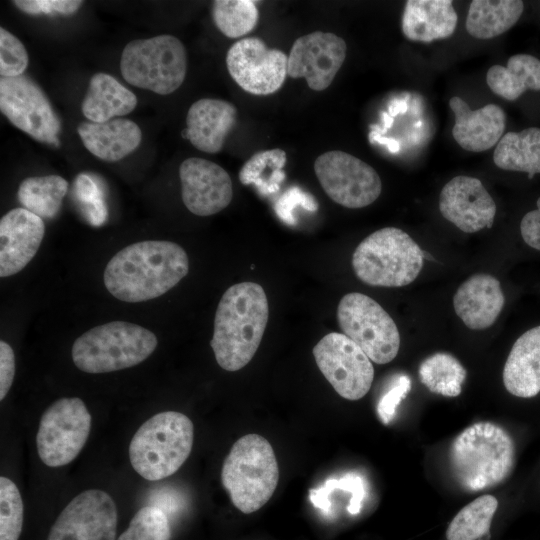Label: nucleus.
Instances as JSON below:
<instances>
[{
	"mask_svg": "<svg viewBox=\"0 0 540 540\" xmlns=\"http://www.w3.org/2000/svg\"><path fill=\"white\" fill-rule=\"evenodd\" d=\"M189 271V259L178 244L147 240L130 244L107 263L103 279L117 299L143 302L157 298L177 285Z\"/></svg>",
	"mask_w": 540,
	"mask_h": 540,
	"instance_id": "f257e3e1",
	"label": "nucleus"
},
{
	"mask_svg": "<svg viewBox=\"0 0 540 540\" xmlns=\"http://www.w3.org/2000/svg\"><path fill=\"white\" fill-rule=\"evenodd\" d=\"M269 318L263 287L241 282L222 295L214 318L210 345L218 365L226 371L245 367L255 355Z\"/></svg>",
	"mask_w": 540,
	"mask_h": 540,
	"instance_id": "f03ea898",
	"label": "nucleus"
},
{
	"mask_svg": "<svg viewBox=\"0 0 540 540\" xmlns=\"http://www.w3.org/2000/svg\"><path fill=\"white\" fill-rule=\"evenodd\" d=\"M515 445L509 433L492 422L464 429L449 449V465L456 482L466 491L496 486L512 473Z\"/></svg>",
	"mask_w": 540,
	"mask_h": 540,
	"instance_id": "7ed1b4c3",
	"label": "nucleus"
},
{
	"mask_svg": "<svg viewBox=\"0 0 540 540\" xmlns=\"http://www.w3.org/2000/svg\"><path fill=\"white\" fill-rule=\"evenodd\" d=\"M193 441L194 426L185 414L160 412L145 421L132 437L130 463L146 480L167 478L187 460Z\"/></svg>",
	"mask_w": 540,
	"mask_h": 540,
	"instance_id": "20e7f679",
	"label": "nucleus"
},
{
	"mask_svg": "<svg viewBox=\"0 0 540 540\" xmlns=\"http://www.w3.org/2000/svg\"><path fill=\"white\" fill-rule=\"evenodd\" d=\"M279 469L271 444L258 434H247L232 446L223 462L221 482L233 505L250 514L272 497Z\"/></svg>",
	"mask_w": 540,
	"mask_h": 540,
	"instance_id": "39448f33",
	"label": "nucleus"
},
{
	"mask_svg": "<svg viewBox=\"0 0 540 540\" xmlns=\"http://www.w3.org/2000/svg\"><path fill=\"white\" fill-rule=\"evenodd\" d=\"M150 330L125 321L95 326L80 335L72 346L75 366L86 373L98 374L136 366L157 347Z\"/></svg>",
	"mask_w": 540,
	"mask_h": 540,
	"instance_id": "423d86ee",
	"label": "nucleus"
},
{
	"mask_svg": "<svg viewBox=\"0 0 540 540\" xmlns=\"http://www.w3.org/2000/svg\"><path fill=\"white\" fill-rule=\"evenodd\" d=\"M424 264L423 251L402 229L381 228L364 238L352 256L359 280L378 287H402L412 283Z\"/></svg>",
	"mask_w": 540,
	"mask_h": 540,
	"instance_id": "0eeeda50",
	"label": "nucleus"
},
{
	"mask_svg": "<svg viewBox=\"0 0 540 540\" xmlns=\"http://www.w3.org/2000/svg\"><path fill=\"white\" fill-rule=\"evenodd\" d=\"M120 70L132 86L168 95L185 79L187 52L183 43L172 35L133 40L123 49Z\"/></svg>",
	"mask_w": 540,
	"mask_h": 540,
	"instance_id": "6e6552de",
	"label": "nucleus"
},
{
	"mask_svg": "<svg viewBox=\"0 0 540 540\" xmlns=\"http://www.w3.org/2000/svg\"><path fill=\"white\" fill-rule=\"evenodd\" d=\"M343 334L355 342L376 364H387L398 354L400 334L396 323L371 297L352 292L344 295L337 308Z\"/></svg>",
	"mask_w": 540,
	"mask_h": 540,
	"instance_id": "1a4fd4ad",
	"label": "nucleus"
},
{
	"mask_svg": "<svg viewBox=\"0 0 540 540\" xmlns=\"http://www.w3.org/2000/svg\"><path fill=\"white\" fill-rule=\"evenodd\" d=\"M91 430V414L77 397L56 400L42 414L36 435L37 452L49 467L72 462L84 447Z\"/></svg>",
	"mask_w": 540,
	"mask_h": 540,
	"instance_id": "9d476101",
	"label": "nucleus"
},
{
	"mask_svg": "<svg viewBox=\"0 0 540 540\" xmlns=\"http://www.w3.org/2000/svg\"><path fill=\"white\" fill-rule=\"evenodd\" d=\"M0 110L34 140L60 146L61 121L43 90L25 75L0 78Z\"/></svg>",
	"mask_w": 540,
	"mask_h": 540,
	"instance_id": "9b49d317",
	"label": "nucleus"
},
{
	"mask_svg": "<svg viewBox=\"0 0 540 540\" xmlns=\"http://www.w3.org/2000/svg\"><path fill=\"white\" fill-rule=\"evenodd\" d=\"M314 171L328 197L343 207H366L381 194L382 182L375 169L346 152L321 154L315 160Z\"/></svg>",
	"mask_w": 540,
	"mask_h": 540,
	"instance_id": "f8f14e48",
	"label": "nucleus"
},
{
	"mask_svg": "<svg viewBox=\"0 0 540 540\" xmlns=\"http://www.w3.org/2000/svg\"><path fill=\"white\" fill-rule=\"evenodd\" d=\"M316 364L334 390L344 399L359 400L374 379L372 361L343 333L325 335L313 348Z\"/></svg>",
	"mask_w": 540,
	"mask_h": 540,
	"instance_id": "ddd939ff",
	"label": "nucleus"
},
{
	"mask_svg": "<svg viewBox=\"0 0 540 540\" xmlns=\"http://www.w3.org/2000/svg\"><path fill=\"white\" fill-rule=\"evenodd\" d=\"M117 507L99 489L75 496L52 525L47 540H116Z\"/></svg>",
	"mask_w": 540,
	"mask_h": 540,
	"instance_id": "4468645a",
	"label": "nucleus"
},
{
	"mask_svg": "<svg viewBox=\"0 0 540 540\" xmlns=\"http://www.w3.org/2000/svg\"><path fill=\"white\" fill-rule=\"evenodd\" d=\"M288 56L271 49L257 37L234 43L226 55L230 76L246 92L269 95L278 91L287 76Z\"/></svg>",
	"mask_w": 540,
	"mask_h": 540,
	"instance_id": "2eb2a0df",
	"label": "nucleus"
},
{
	"mask_svg": "<svg viewBox=\"0 0 540 540\" xmlns=\"http://www.w3.org/2000/svg\"><path fill=\"white\" fill-rule=\"evenodd\" d=\"M347 45L340 36L316 31L299 37L288 55L287 75L305 78L314 91L330 86L346 58Z\"/></svg>",
	"mask_w": 540,
	"mask_h": 540,
	"instance_id": "dca6fc26",
	"label": "nucleus"
},
{
	"mask_svg": "<svg viewBox=\"0 0 540 540\" xmlns=\"http://www.w3.org/2000/svg\"><path fill=\"white\" fill-rule=\"evenodd\" d=\"M179 177L182 201L197 216L214 215L232 200L233 185L228 172L212 161L187 158L180 164Z\"/></svg>",
	"mask_w": 540,
	"mask_h": 540,
	"instance_id": "f3484780",
	"label": "nucleus"
},
{
	"mask_svg": "<svg viewBox=\"0 0 540 540\" xmlns=\"http://www.w3.org/2000/svg\"><path fill=\"white\" fill-rule=\"evenodd\" d=\"M439 210L461 231L475 233L492 227L496 204L479 179L460 175L442 188Z\"/></svg>",
	"mask_w": 540,
	"mask_h": 540,
	"instance_id": "a211bd4d",
	"label": "nucleus"
},
{
	"mask_svg": "<svg viewBox=\"0 0 540 540\" xmlns=\"http://www.w3.org/2000/svg\"><path fill=\"white\" fill-rule=\"evenodd\" d=\"M45 234L43 219L14 208L0 220V276L20 272L36 255Z\"/></svg>",
	"mask_w": 540,
	"mask_h": 540,
	"instance_id": "6ab92c4d",
	"label": "nucleus"
},
{
	"mask_svg": "<svg viewBox=\"0 0 540 540\" xmlns=\"http://www.w3.org/2000/svg\"><path fill=\"white\" fill-rule=\"evenodd\" d=\"M236 119L237 109L232 103L222 99H199L187 112L182 137L202 152L218 153L235 126Z\"/></svg>",
	"mask_w": 540,
	"mask_h": 540,
	"instance_id": "aec40b11",
	"label": "nucleus"
},
{
	"mask_svg": "<svg viewBox=\"0 0 540 540\" xmlns=\"http://www.w3.org/2000/svg\"><path fill=\"white\" fill-rule=\"evenodd\" d=\"M449 106L455 115L453 138L464 150L482 152L502 138L506 116L498 105L488 104L472 110L463 99L454 96Z\"/></svg>",
	"mask_w": 540,
	"mask_h": 540,
	"instance_id": "412c9836",
	"label": "nucleus"
},
{
	"mask_svg": "<svg viewBox=\"0 0 540 540\" xmlns=\"http://www.w3.org/2000/svg\"><path fill=\"white\" fill-rule=\"evenodd\" d=\"M505 304L501 284L492 275L479 273L470 276L453 297L455 313L472 330L491 327Z\"/></svg>",
	"mask_w": 540,
	"mask_h": 540,
	"instance_id": "4be33fe9",
	"label": "nucleus"
},
{
	"mask_svg": "<svg viewBox=\"0 0 540 540\" xmlns=\"http://www.w3.org/2000/svg\"><path fill=\"white\" fill-rule=\"evenodd\" d=\"M85 148L97 158L116 162L132 153L141 143L140 127L127 118L103 123L82 122L77 127Z\"/></svg>",
	"mask_w": 540,
	"mask_h": 540,
	"instance_id": "5701e85b",
	"label": "nucleus"
},
{
	"mask_svg": "<svg viewBox=\"0 0 540 540\" xmlns=\"http://www.w3.org/2000/svg\"><path fill=\"white\" fill-rule=\"evenodd\" d=\"M502 376L506 390L516 397L531 398L540 392V325L515 341Z\"/></svg>",
	"mask_w": 540,
	"mask_h": 540,
	"instance_id": "b1692460",
	"label": "nucleus"
},
{
	"mask_svg": "<svg viewBox=\"0 0 540 540\" xmlns=\"http://www.w3.org/2000/svg\"><path fill=\"white\" fill-rule=\"evenodd\" d=\"M457 21L450 0H408L402 16V32L408 40L429 43L450 37Z\"/></svg>",
	"mask_w": 540,
	"mask_h": 540,
	"instance_id": "393cba45",
	"label": "nucleus"
},
{
	"mask_svg": "<svg viewBox=\"0 0 540 540\" xmlns=\"http://www.w3.org/2000/svg\"><path fill=\"white\" fill-rule=\"evenodd\" d=\"M137 102L131 90L113 76L100 72L90 78L81 110L90 122L103 123L129 114Z\"/></svg>",
	"mask_w": 540,
	"mask_h": 540,
	"instance_id": "a878e982",
	"label": "nucleus"
},
{
	"mask_svg": "<svg viewBox=\"0 0 540 540\" xmlns=\"http://www.w3.org/2000/svg\"><path fill=\"white\" fill-rule=\"evenodd\" d=\"M486 82L492 92L509 101L516 100L528 89L540 91V60L529 54L513 55L506 67H490Z\"/></svg>",
	"mask_w": 540,
	"mask_h": 540,
	"instance_id": "bb28decb",
	"label": "nucleus"
},
{
	"mask_svg": "<svg viewBox=\"0 0 540 540\" xmlns=\"http://www.w3.org/2000/svg\"><path fill=\"white\" fill-rule=\"evenodd\" d=\"M524 4L519 0H473L466 30L477 39H491L512 28L519 20Z\"/></svg>",
	"mask_w": 540,
	"mask_h": 540,
	"instance_id": "cd10ccee",
	"label": "nucleus"
},
{
	"mask_svg": "<svg viewBox=\"0 0 540 540\" xmlns=\"http://www.w3.org/2000/svg\"><path fill=\"white\" fill-rule=\"evenodd\" d=\"M494 164L503 170L525 172L529 179L540 173V128L508 132L499 140Z\"/></svg>",
	"mask_w": 540,
	"mask_h": 540,
	"instance_id": "c85d7f7f",
	"label": "nucleus"
},
{
	"mask_svg": "<svg viewBox=\"0 0 540 540\" xmlns=\"http://www.w3.org/2000/svg\"><path fill=\"white\" fill-rule=\"evenodd\" d=\"M68 182L59 175L28 177L19 185L17 196L23 207L40 218H54L59 213Z\"/></svg>",
	"mask_w": 540,
	"mask_h": 540,
	"instance_id": "c756f323",
	"label": "nucleus"
},
{
	"mask_svg": "<svg viewBox=\"0 0 540 540\" xmlns=\"http://www.w3.org/2000/svg\"><path fill=\"white\" fill-rule=\"evenodd\" d=\"M286 161V152L280 148L259 151L243 164L239 180L243 185H254L261 196L273 195L286 178Z\"/></svg>",
	"mask_w": 540,
	"mask_h": 540,
	"instance_id": "7c9ffc66",
	"label": "nucleus"
},
{
	"mask_svg": "<svg viewBox=\"0 0 540 540\" xmlns=\"http://www.w3.org/2000/svg\"><path fill=\"white\" fill-rule=\"evenodd\" d=\"M421 383L432 393L456 397L462 391L467 372L453 355L438 352L428 356L419 366Z\"/></svg>",
	"mask_w": 540,
	"mask_h": 540,
	"instance_id": "2f4dec72",
	"label": "nucleus"
},
{
	"mask_svg": "<svg viewBox=\"0 0 540 540\" xmlns=\"http://www.w3.org/2000/svg\"><path fill=\"white\" fill-rule=\"evenodd\" d=\"M498 501L492 495H482L463 507L448 525L447 540H478L490 533Z\"/></svg>",
	"mask_w": 540,
	"mask_h": 540,
	"instance_id": "473e14b6",
	"label": "nucleus"
},
{
	"mask_svg": "<svg viewBox=\"0 0 540 540\" xmlns=\"http://www.w3.org/2000/svg\"><path fill=\"white\" fill-rule=\"evenodd\" d=\"M255 1L216 0L212 3V18L218 30L229 38L249 34L257 25L259 12Z\"/></svg>",
	"mask_w": 540,
	"mask_h": 540,
	"instance_id": "72a5a7b5",
	"label": "nucleus"
},
{
	"mask_svg": "<svg viewBox=\"0 0 540 540\" xmlns=\"http://www.w3.org/2000/svg\"><path fill=\"white\" fill-rule=\"evenodd\" d=\"M171 529L165 512L156 505L140 508L117 540H169Z\"/></svg>",
	"mask_w": 540,
	"mask_h": 540,
	"instance_id": "f704fd0d",
	"label": "nucleus"
},
{
	"mask_svg": "<svg viewBox=\"0 0 540 540\" xmlns=\"http://www.w3.org/2000/svg\"><path fill=\"white\" fill-rule=\"evenodd\" d=\"M23 502L16 484L0 477V540H18L23 525Z\"/></svg>",
	"mask_w": 540,
	"mask_h": 540,
	"instance_id": "c9c22d12",
	"label": "nucleus"
},
{
	"mask_svg": "<svg viewBox=\"0 0 540 540\" xmlns=\"http://www.w3.org/2000/svg\"><path fill=\"white\" fill-rule=\"evenodd\" d=\"M74 194L89 224L102 226L107 220L108 209L97 181L87 173L78 174L74 181Z\"/></svg>",
	"mask_w": 540,
	"mask_h": 540,
	"instance_id": "e433bc0d",
	"label": "nucleus"
},
{
	"mask_svg": "<svg viewBox=\"0 0 540 540\" xmlns=\"http://www.w3.org/2000/svg\"><path fill=\"white\" fill-rule=\"evenodd\" d=\"M29 63L28 53L22 42L12 33L0 29V75L17 77L23 75Z\"/></svg>",
	"mask_w": 540,
	"mask_h": 540,
	"instance_id": "4c0bfd02",
	"label": "nucleus"
},
{
	"mask_svg": "<svg viewBox=\"0 0 540 540\" xmlns=\"http://www.w3.org/2000/svg\"><path fill=\"white\" fill-rule=\"evenodd\" d=\"M302 206L304 209L315 212L318 209V203L313 195L305 192L303 189L297 186L287 189L282 196H280L275 205L274 210L276 215L286 224H295V218L293 216V210Z\"/></svg>",
	"mask_w": 540,
	"mask_h": 540,
	"instance_id": "58836bf2",
	"label": "nucleus"
},
{
	"mask_svg": "<svg viewBox=\"0 0 540 540\" xmlns=\"http://www.w3.org/2000/svg\"><path fill=\"white\" fill-rule=\"evenodd\" d=\"M13 4L29 15L60 14L72 15L83 4L78 0H15Z\"/></svg>",
	"mask_w": 540,
	"mask_h": 540,
	"instance_id": "ea45409f",
	"label": "nucleus"
},
{
	"mask_svg": "<svg viewBox=\"0 0 540 540\" xmlns=\"http://www.w3.org/2000/svg\"><path fill=\"white\" fill-rule=\"evenodd\" d=\"M411 390V380L407 375L398 377L396 383L379 400L377 413L383 424H389L396 413L397 406Z\"/></svg>",
	"mask_w": 540,
	"mask_h": 540,
	"instance_id": "a19ab883",
	"label": "nucleus"
},
{
	"mask_svg": "<svg viewBox=\"0 0 540 540\" xmlns=\"http://www.w3.org/2000/svg\"><path fill=\"white\" fill-rule=\"evenodd\" d=\"M332 480L337 490H343L352 495L348 511L351 514L358 513L366 495L363 478L355 472H350L339 479L332 478Z\"/></svg>",
	"mask_w": 540,
	"mask_h": 540,
	"instance_id": "79ce46f5",
	"label": "nucleus"
},
{
	"mask_svg": "<svg viewBox=\"0 0 540 540\" xmlns=\"http://www.w3.org/2000/svg\"><path fill=\"white\" fill-rule=\"evenodd\" d=\"M15 375V355L12 347L0 341V400L9 392Z\"/></svg>",
	"mask_w": 540,
	"mask_h": 540,
	"instance_id": "37998d69",
	"label": "nucleus"
},
{
	"mask_svg": "<svg viewBox=\"0 0 540 540\" xmlns=\"http://www.w3.org/2000/svg\"><path fill=\"white\" fill-rule=\"evenodd\" d=\"M537 209L527 212L521 220L520 232L524 242L540 250V197L536 202Z\"/></svg>",
	"mask_w": 540,
	"mask_h": 540,
	"instance_id": "c03bdc74",
	"label": "nucleus"
},
{
	"mask_svg": "<svg viewBox=\"0 0 540 540\" xmlns=\"http://www.w3.org/2000/svg\"><path fill=\"white\" fill-rule=\"evenodd\" d=\"M369 140L371 143L378 142L380 144L387 146L389 151L392 153H395L399 150V144L396 140L383 137L380 135V133L376 131H371L369 133Z\"/></svg>",
	"mask_w": 540,
	"mask_h": 540,
	"instance_id": "a18cd8bd",
	"label": "nucleus"
},
{
	"mask_svg": "<svg viewBox=\"0 0 540 540\" xmlns=\"http://www.w3.org/2000/svg\"><path fill=\"white\" fill-rule=\"evenodd\" d=\"M407 110V104L404 100H393L388 109V114L392 117H395L399 113H405Z\"/></svg>",
	"mask_w": 540,
	"mask_h": 540,
	"instance_id": "49530a36",
	"label": "nucleus"
},
{
	"mask_svg": "<svg viewBox=\"0 0 540 540\" xmlns=\"http://www.w3.org/2000/svg\"><path fill=\"white\" fill-rule=\"evenodd\" d=\"M382 120L384 123V129L383 132H385L388 128H390L393 124V117L390 116L387 112H382Z\"/></svg>",
	"mask_w": 540,
	"mask_h": 540,
	"instance_id": "de8ad7c7",
	"label": "nucleus"
},
{
	"mask_svg": "<svg viewBox=\"0 0 540 540\" xmlns=\"http://www.w3.org/2000/svg\"><path fill=\"white\" fill-rule=\"evenodd\" d=\"M478 540H490V533L489 534H486V535H483L481 538H479Z\"/></svg>",
	"mask_w": 540,
	"mask_h": 540,
	"instance_id": "09e8293b",
	"label": "nucleus"
}]
</instances>
